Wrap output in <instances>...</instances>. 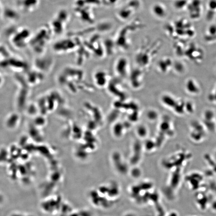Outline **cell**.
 I'll return each instance as SVG.
<instances>
[{
    "label": "cell",
    "mask_w": 216,
    "mask_h": 216,
    "mask_svg": "<svg viewBox=\"0 0 216 216\" xmlns=\"http://www.w3.org/2000/svg\"><path fill=\"white\" fill-rule=\"evenodd\" d=\"M153 12L154 15L157 17L163 18L165 17L166 14V10L165 7L160 4L154 5L153 7Z\"/></svg>",
    "instance_id": "6da1fadb"
}]
</instances>
